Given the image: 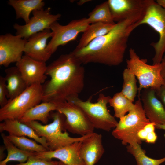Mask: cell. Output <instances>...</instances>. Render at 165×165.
<instances>
[{
    "mask_svg": "<svg viewBox=\"0 0 165 165\" xmlns=\"http://www.w3.org/2000/svg\"><path fill=\"white\" fill-rule=\"evenodd\" d=\"M8 4L14 9L16 19H22L26 24L29 21L31 13L43 9L45 3L42 0H9Z\"/></svg>",
    "mask_w": 165,
    "mask_h": 165,
    "instance_id": "603a6c76",
    "label": "cell"
},
{
    "mask_svg": "<svg viewBox=\"0 0 165 165\" xmlns=\"http://www.w3.org/2000/svg\"><path fill=\"white\" fill-rule=\"evenodd\" d=\"M129 59L126 60L127 68L138 81V96L143 89L150 88L156 90L165 85L161 75V63L152 65L148 64L147 59H140L132 48L129 50Z\"/></svg>",
    "mask_w": 165,
    "mask_h": 165,
    "instance_id": "5b68a950",
    "label": "cell"
},
{
    "mask_svg": "<svg viewBox=\"0 0 165 165\" xmlns=\"http://www.w3.org/2000/svg\"><path fill=\"white\" fill-rule=\"evenodd\" d=\"M155 123L150 122L146 125L138 133V138L141 141L145 140L148 134L151 132L154 131L155 127Z\"/></svg>",
    "mask_w": 165,
    "mask_h": 165,
    "instance_id": "1f68e13d",
    "label": "cell"
},
{
    "mask_svg": "<svg viewBox=\"0 0 165 165\" xmlns=\"http://www.w3.org/2000/svg\"><path fill=\"white\" fill-rule=\"evenodd\" d=\"M57 104L50 102H43L28 110L18 120L25 123L39 121L46 124L49 121L50 112L56 111Z\"/></svg>",
    "mask_w": 165,
    "mask_h": 165,
    "instance_id": "ffe728a7",
    "label": "cell"
},
{
    "mask_svg": "<svg viewBox=\"0 0 165 165\" xmlns=\"http://www.w3.org/2000/svg\"><path fill=\"white\" fill-rule=\"evenodd\" d=\"M105 152L101 135L94 132L82 141L80 155L86 165H94Z\"/></svg>",
    "mask_w": 165,
    "mask_h": 165,
    "instance_id": "ac0fdd59",
    "label": "cell"
},
{
    "mask_svg": "<svg viewBox=\"0 0 165 165\" xmlns=\"http://www.w3.org/2000/svg\"><path fill=\"white\" fill-rule=\"evenodd\" d=\"M5 72L7 97L8 100L12 99L21 94L28 86L16 66L8 68Z\"/></svg>",
    "mask_w": 165,
    "mask_h": 165,
    "instance_id": "44dd1931",
    "label": "cell"
},
{
    "mask_svg": "<svg viewBox=\"0 0 165 165\" xmlns=\"http://www.w3.org/2000/svg\"><path fill=\"white\" fill-rule=\"evenodd\" d=\"M27 40L8 33L0 36V65L8 67L23 56Z\"/></svg>",
    "mask_w": 165,
    "mask_h": 165,
    "instance_id": "4fadbf2b",
    "label": "cell"
},
{
    "mask_svg": "<svg viewBox=\"0 0 165 165\" xmlns=\"http://www.w3.org/2000/svg\"><path fill=\"white\" fill-rule=\"evenodd\" d=\"M144 16H134L116 23L106 34L94 39L83 48L72 52L82 64L119 65L123 62L130 34L138 26Z\"/></svg>",
    "mask_w": 165,
    "mask_h": 165,
    "instance_id": "6da1fadb",
    "label": "cell"
},
{
    "mask_svg": "<svg viewBox=\"0 0 165 165\" xmlns=\"http://www.w3.org/2000/svg\"><path fill=\"white\" fill-rule=\"evenodd\" d=\"M89 24L86 18L72 20L66 25L57 21L53 23L50 28L52 35L47 44L46 52L51 56L59 46L75 40L79 33H83Z\"/></svg>",
    "mask_w": 165,
    "mask_h": 165,
    "instance_id": "ba28073f",
    "label": "cell"
},
{
    "mask_svg": "<svg viewBox=\"0 0 165 165\" xmlns=\"http://www.w3.org/2000/svg\"><path fill=\"white\" fill-rule=\"evenodd\" d=\"M51 116L53 121L49 124L42 125L37 121L25 123L32 128L39 136L46 138L49 151H53L76 142L83 141L94 133L78 138L71 137L65 129V116L56 111L51 114Z\"/></svg>",
    "mask_w": 165,
    "mask_h": 165,
    "instance_id": "3957f363",
    "label": "cell"
},
{
    "mask_svg": "<svg viewBox=\"0 0 165 165\" xmlns=\"http://www.w3.org/2000/svg\"><path fill=\"white\" fill-rule=\"evenodd\" d=\"M123 83L121 91L130 101L133 102L138 92L136 76L125 68L123 73Z\"/></svg>",
    "mask_w": 165,
    "mask_h": 165,
    "instance_id": "f1b7e54d",
    "label": "cell"
},
{
    "mask_svg": "<svg viewBox=\"0 0 165 165\" xmlns=\"http://www.w3.org/2000/svg\"><path fill=\"white\" fill-rule=\"evenodd\" d=\"M72 52L61 55L47 67L50 77L43 85L42 101L56 104L79 97L84 86L85 69Z\"/></svg>",
    "mask_w": 165,
    "mask_h": 165,
    "instance_id": "7a4b0ae2",
    "label": "cell"
},
{
    "mask_svg": "<svg viewBox=\"0 0 165 165\" xmlns=\"http://www.w3.org/2000/svg\"><path fill=\"white\" fill-rule=\"evenodd\" d=\"M113 108L115 117L119 119L124 116L134 108V104L127 98L121 92L116 93L111 97L108 103Z\"/></svg>",
    "mask_w": 165,
    "mask_h": 165,
    "instance_id": "d4e9b609",
    "label": "cell"
},
{
    "mask_svg": "<svg viewBox=\"0 0 165 165\" xmlns=\"http://www.w3.org/2000/svg\"><path fill=\"white\" fill-rule=\"evenodd\" d=\"M113 20L116 23L134 16L145 15L153 0H108Z\"/></svg>",
    "mask_w": 165,
    "mask_h": 165,
    "instance_id": "7c38bea8",
    "label": "cell"
},
{
    "mask_svg": "<svg viewBox=\"0 0 165 165\" xmlns=\"http://www.w3.org/2000/svg\"><path fill=\"white\" fill-rule=\"evenodd\" d=\"M8 138L19 149L24 151L42 152L48 151L43 145L25 136L17 137L9 135Z\"/></svg>",
    "mask_w": 165,
    "mask_h": 165,
    "instance_id": "83f0119b",
    "label": "cell"
},
{
    "mask_svg": "<svg viewBox=\"0 0 165 165\" xmlns=\"http://www.w3.org/2000/svg\"><path fill=\"white\" fill-rule=\"evenodd\" d=\"M42 85L35 84L28 87L20 95L8 100L0 109V121L8 119L19 120L29 109L42 101Z\"/></svg>",
    "mask_w": 165,
    "mask_h": 165,
    "instance_id": "52a82bcc",
    "label": "cell"
},
{
    "mask_svg": "<svg viewBox=\"0 0 165 165\" xmlns=\"http://www.w3.org/2000/svg\"><path fill=\"white\" fill-rule=\"evenodd\" d=\"M88 20L90 24L96 23H113L114 22L108 1L96 6L89 14Z\"/></svg>",
    "mask_w": 165,
    "mask_h": 165,
    "instance_id": "484cf974",
    "label": "cell"
},
{
    "mask_svg": "<svg viewBox=\"0 0 165 165\" xmlns=\"http://www.w3.org/2000/svg\"><path fill=\"white\" fill-rule=\"evenodd\" d=\"M1 136L7 151V155L4 160L0 161V165H7L9 162L11 161L25 163L30 157L35 156V152L26 151L19 149L3 133H1Z\"/></svg>",
    "mask_w": 165,
    "mask_h": 165,
    "instance_id": "cb8c5ba5",
    "label": "cell"
},
{
    "mask_svg": "<svg viewBox=\"0 0 165 165\" xmlns=\"http://www.w3.org/2000/svg\"><path fill=\"white\" fill-rule=\"evenodd\" d=\"M51 8L37 10L32 12L33 16L28 22L21 25L15 23L13 25L16 31V35L27 40L32 35L43 30L50 29L51 25L61 17L59 13L52 14Z\"/></svg>",
    "mask_w": 165,
    "mask_h": 165,
    "instance_id": "8fae6325",
    "label": "cell"
},
{
    "mask_svg": "<svg viewBox=\"0 0 165 165\" xmlns=\"http://www.w3.org/2000/svg\"><path fill=\"white\" fill-rule=\"evenodd\" d=\"M144 24L152 28L159 34L158 41L152 43L151 45L155 51L153 64L160 63L165 52V10L156 2L149 6L138 25Z\"/></svg>",
    "mask_w": 165,
    "mask_h": 165,
    "instance_id": "9c48e42d",
    "label": "cell"
},
{
    "mask_svg": "<svg viewBox=\"0 0 165 165\" xmlns=\"http://www.w3.org/2000/svg\"><path fill=\"white\" fill-rule=\"evenodd\" d=\"M16 66L28 86L45 82L47 77L46 62L36 60L24 55L16 63Z\"/></svg>",
    "mask_w": 165,
    "mask_h": 165,
    "instance_id": "5bb4252c",
    "label": "cell"
},
{
    "mask_svg": "<svg viewBox=\"0 0 165 165\" xmlns=\"http://www.w3.org/2000/svg\"><path fill=\"white\" fill-rule=\"evenodd\" d=\"M59 162V161H57L46 160L31 156L26 162L9 165H57Z\"/></svg>",
    "mask_w": 165,
    "mask_h": 165,
    "instance_id": "f546056e",
    "label": "cell"
},
{
    "mask_svg": "<svg viewBox=\"0 0 165 165\" xmlns=\"http://www.w3.org/2000/svg\"><path fill=\"white\" fill-rule=\"evenodd\" d=\"M161 64V75L162 78L165 82V56L163 57Z\"/></svg>",
    "mask_w": 165,
    "mask_h": 165,
    "instance_id": "e575fe53",
    "label": "cell"
},
{
    "mask_svg": "<svg viewBox=\"0 0 165 165\" xmlns=\"http://www.w3.org/2000/svg\"><path fill=\"white\" fill-rule=\"evenodd\" d=\"M156 2L165 10V0H156Z\"/></svg>",
    "mask_w": 165,
    "mask_h": 165,
    "instance_id": "8d00e7d4",
    "label": "cell"
},
{
    "mask_svg": "<svg viewBox=\"0 0 165 165\" xmlns=\"http://www.w3.org/2000/svg\"><path fill=\"white\" fill-rule=\"evenodd\" d=\"M156 94L165 108V85H162L159 89L156 90Z\"/></svg>",
    "mask_w": 165,
    "mask_h": 165,
    "instance_id": "d6a6232c",
    "label": "cell"
},
{
    "mask_svg": "<svg viewBox=\"0 0 165 165\" xmlns=\"http://www.w3.org/2000/svg\"><path fill=\"white\" fill-rule=\"evenodd\" d=\"M116 23H96L90 24L83 34L74 50L86 46L94 39L104 35L110 31Z\"/></svg>",
    "mask_w": 165,
    "mask_h": 165,
    "instance_id": "7402d4cb",
    "label": "cell"
},
{
    "mask_svg": "<svg viewBox=\"0 0 165 165\" xmlns=\"http://www.w3.org/2000/svg\"><path fill=\"white\" fill-rule=\"evenodd\" d=\"M3 131L8 132L10 135L27 136L34 139L49 151L48 145L44 137L39 136L32 128L17 119H7L0 123V132L2 133Z\"/></svg>",
    "mask_w": 165,
    "mask_h": 165,
    "instance_id": "d6986e66",
    "label": "cell"
},
{
    "mask_svg": "<svg viewBox=\"0 0 165 165\" xmlns=\"http://www.w3.org/2000/svg\"><path fill=\"white\" fill-rule=\"evenodd\" d=\"M155 127L156 128L165 130V124H155Z\"/></svg>",
    "mask_w": 165,
    "mask_h": 165,
    "instance_id": "74e56055",
    "label": "cell"
},
{
    "mask_svg": "<svg viewBox=\"0 0 165 165\" xmlns=\"http://www.w3.org/2000/svg\"><path fill=\"white\" fill-rule=\"evenodd\" d=\"M82 141L76 142L53 151L35 152L34 156L48 160H52L53 158L57 159L67 165H86L80 155Z\"/></svg>",
    "mask_w": 165,
    "mask_h": 165,
    "instance_id": "9a60e30c",
    "label": "cell"
},
{
    "mask_svg": "<svg viewBox=\"0 0 165 165\" xmlns=\"http://www.w3.org/2000/svg\"><path fill=\"white\" fill-rule=\"evenodd\" d=\"M57 165H67L61 161H59V163Z\"/></svg>",
    "mask_w": 165,
    "mask_h": 165,
    "instance_id": "ab89813d",
    "label": "cell"
},
{
    "mask_svg": "<svg viewBox=\"0 0 165 165\" xmlns=\"http://www.w3.org/2000/svg\"><path fill=\"white\" fill-rule=\"evenodd\" d=\"M5 146L2 145L0 147V161H1L4 160L5 157V154L4 153V151L6 150Z\"/></svg>",
    "mask_w": 165,
    "mask_h": 165,
    "instance_id": "d590c367",
    "label": "cell"
},
{
    "mask_svg": "<svg viewBox=\"0 0 165 165\" xmlns=\"http://www.w3.org/2000/svg\"><path fill=\"white\" fill-rule=\"evenodd\" d=\"M57 105L56 111L65 117L64 127L66 130L81 136L94 132V128L83 111L78 106L68 101Z\"/></svg>",
    "mask_w": 165,
    "mask_h": 165,
    "instance_id": "30bf717a",
    "label": "cell"
},
{
    "mask_svg": "<svg viewBox=\"0 0 165 165\" xmlns=\"http://www.w3.org/2000/svg\"><path fill=\"white\" fill-rule=\"evenodd\" d=\"M147 118L150 122L165 124V108L156 94V90L149 88L142 89L138 96Z\"/></svg>",
    "mask_w": 165,
    "mask_h": 165,
    "instance_id": "2e32d148",
    "label": "cell"
},
{
    "mask_svg": "<svg viewBox=\"0 0 165 165\" xmlns=\"http://www.w3.org/2000/svg\"><path fill=\"white\" fill-rule=\"evenodd\" d=\"M164 138H165V134H164Z\"/></svg>",
    "mask_w": 165,
    "mask_h": 165,
    "instance_id": "60d3db41",
    "label": "cell"
},
{
    "mask_svg": "<svg viewBox=\"0 0 165 165\" xmlns=\"http://www.w3.org/2000/svg\"><path fill=\"white\" fill-rule=\"evenodd\" d=\"M157 136L155 131L150 133L147 135L145 141L148 143L154 144L156 141Z\"/></svg>",
    "mask_w": 165,
    "mask_h": 165,
    "instance_id": "836d02e7",
    "label": "cell"
},
{
    "mask_svg": "<svg viewBox=\"0 0 165 165\" xmlns=\"http://www.w3.org/2000/svg\"><path fill=\"white\" fill-rule=\"evenodd\" d=\"M7 91L6 82L5 77L0 76V105L1 108L5 106L8 103Z\"/></svg>",
    "mask_w": 165,
    "mask_h": 165,
    "instance_id": "4dcf8cb0",
    "label": "cell"
},
{
    "mask_svg": "<svg viewBox=\"0 0 165 165\" xmlns=\"http://www.w3.org/2000/svg\"><path fill=\"white\" fill-rule=\"evenodd\" d=\"M87 2V0H81L78 3V4L79 5H82V4Z\"/></svg>",
    "mask_w": 165,
    "mask_h": 165,
    "instance_id": "f35d334b",
    "label": "cell"
},
{
    "mask_svg": "<svg viewBox=\"0 0 165 165\" xmlns=\"http://www.w3.org/2000/svg\"><path fill=\"white\" fill-rule=\"evenodd\" d=\"M50 29L37 33L30 37L25 43L24 55L36 60L46 62L51 56L46 51L47 41L51 38Z\"/></svg>",
    "mask_w": 165,
    "mask_h": 165,
    "instance_id": "e0dca14e",
    "label": "cell"
},
{
    "mask_svg": "<svg viewBox=\"0 0 165 165\" xmlns=\"http://www.w3.org/2000/svg\"><path fill=\"white\" fill-rule=\"evenodd\" d=\"M127 152L134 157L137 165H160L165 162V157L157 159L147 156L145 151L139 144L134 146L127 145Z\"/></svg>",
    "mask_w": 165,
    "mask_h": 165,
    "instance_id": "4316f807",
    "label": "cell"
},
{
    "mask_svg": "<svg viewBox=\"0 0 165 165\" xmlns=\"http://www.w3.org/2000/svg\"><path fill=\"white\" fill-rule=\"evenodd\" d=\"M134 108L128 113L119 119L112 131V135L120 140L122 145L134 146L141 144L138 132L150 122L147 118L139 97L135 102Z\"/></svg>",
    "mask_w": 165,
    "mask_h": 165,
    "instance_id": "277c9868",
    "label": "cell"
},
{
    "mask_svg": "<svg viewBox=\"0 0 165 165\" xmlns=\"http://www.w3.org/2000/svg\"><path fill=\"white\" fill-rule=\"evenodd\" d=\"M111 97L102 93L99 95L97 101L91 102L92 97L83 101L79 97L69 101L79 107L84 112L94 128L108 132L116 126L118 122L108 110L107 105Z\"/></svg>",
    "mask_w": 165,
    "mask_h": 165,
    "instance_id": "8992f818",
    "label": "cell"
}]
</instances>
